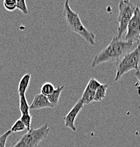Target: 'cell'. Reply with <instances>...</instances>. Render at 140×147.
<instances>
[{"instance_id": "cell-1", "label": "cell", "mask_w": 140, "mask_h": 147, "mask_svg": "<svg viewBox=\"0 0 140 147\" xmlns=\"http://www.w3.org/2000/svg\"><path fill=\"white\" fill-rule=\"evenodd\" d=\"M132 45V42L123 40L122 38L115 36L109 45L94 57L91 67L94 69L97 66L109 61L118 60L123 55L129 53Z\"/></svg>"}, {"instance_id": "cell-2", "label": "cell", "mask_w": 140, "mask_h": 147, "mask_svg": "<svg viewBox=\"0 0 140 147\" xmlns=\"http://www.w3.org/2000/svg\"><path fill=\"white\" fill-rule=\"evenodd\" d=\"M63 14L68 26L70 27L72 31L77 33L79 36H81L87 42L90 44L91 45H96L95 34L92 32L89 31L83 25L78 13L71 9L68 0L65 1L64 3Z\"/></svg>"}, {"instance_id": "cell-3", "label": "cell", "mask_w": 140, "mask_h": 147, "mask_svg": "<svg viewBox=\"0 0 140 147\" xmlns=\"http://www.w3.org/2000/svg\"><path fill=\"white\" fill-rule=\"evenodd\" d=\"M50 129L47 123L39 128L30 129L10 147H37L40 142L47 137Z\"/></svg>"}, {"instance_id": "cell-4", "label": "cell", "mask_w": 140, "mask_h": 147, "mask_svg": "<svg viewBox=\"0 0 140 147\" xmlns=\"http://www.w3.org/2000/svg\"><path fill=\"white\" fill-rule=\"evenodd\" d=\"M140 50L137 47L133 51L129 52L116 61V73L115 82H118L123 75L133 69H139Z\"/></svg>"}, {"instance_id": "cell-5", "label": "cell", "mask_w": 140, "mask_h": 147, "mask_svg": "<svg viewBox=\"0 0 140 147\" xmlns=\"http://www.w3.org/2000/svg\"><path fill=\"white\" fill-rule=\"evenodd\" d=\"M137 6H135L132 1L127 0H123L119 3V13L118 16V28L117 30L116 37L118 38H122V36L124 32L127 30V25L130 22V19L133 16L134 11Z\"/></svg>"}, {"instance_id": "cell-6", "label": "cell", "mask_w": 140, "mask_h": 147, "mask_svg": "<svg viewBox=\"0 0 140 147\" xmlns=\"http://www.w3.org/2000/svg\"><path fill=\"white\" fill-rule=\"evenodd\" d=\"M140 36V8L136 7L133 16L130 19L127 27L125 41L134 42H137Z\"/></svg>"}, {"instance_id": "cell-7", "label": "cell", "mask_w": 140, "mask_h": 147, "mask_svg": "<svg viewBox=\"0 0 140 147\" xmlns=\"http://www.w3.org/2000/svg\"><path fill=\"white\" fill-rule=\"evenodd\" d=\"M84 105H85L83 101L79 99L75 105L73 107L72 109L70 110L69 113L63 117L65 126L66 127L70 128L73 131H75L77 130V128L75 125V119L79 115V113H80V111L83 110Z\"/></svg>"}, {"instance_id": "cell-8", "label": "cell", "mask_w": 140, "mask_h": 147, "mask_svg": "<svg viewBox=\"0 0 140 147\" xmlns=\"http://www.w3.org/2000/svg\"><path fill=\"white\" fill-rule=\"evenodd\" d=\"M48 108H53L54 106L50 103L47 96L38 93L35 96L33 102L30 105V110H37Z\"/></svg>"}, {"instance_id": "cell-9", "label": "cell", "mask_w": 140, "mask_h": 147, "mask_svg": "<svg viewBox=\"0 0 140 147\" xmlns=\"http://www.w3.org/2000/svg\"><path fill=\"white\" fill-rule=\"evenodd\" d=\"M30 80H31V74L29 73L24 74L21 78L18 86V93L19 96H25L30 84Z\"/></svg>"}, {"instance_id": "cell-10", "label": "cell", "mask_w": 140, "mask_h": 147, "mask_svg": "<svg viewBox=\"0 0 140 147\" xmlns=\"http://www.w3.org/2000/svg\"><path fill=\"white\" fill-rule=\"evenodd\" d=\"M64 88L65 85H62L61 86H59L57 88H56V89L54 90V92H53L50 96H47V98H48L49 101L50 103L54 106V108L57 106L58 104H59V100L61 96V93L63 91V90L64 89Z\"/></svg>"}, {"instance_id": "cell-11", "label": "cell", "mask_w": 140, "mask_h": 147, "mask_svg": "<svg viewBox=\"0 0 140 147\" xmlns=\"http://www.w3.org/2000/svg\"><path fill=\"white\" fill-rule=\"evenodd\" d=\"M108 86H109V84H101V86L96 90L95 93H94V101L99 102V101L102 100L104 98L108 89Z\"/></svg>"}, {"instance_id": "cell-12", "label": "cell", "mask_w": 140, "mask_h": 147, "mask_svg": "<svg viewBox=\"0 0 140 147\" xmlns=\"http://www.w3.org/2000/svg\"><path fill=\"white\" fill-rule=\"evenodd\" d=\"M94 93H95V91H92V90L89 89L87 87H86L85 88V91H83L82 97L80 99L83 101L84 105L90 104L91 102H94Z\"/></svg>"}, {"instance_id": "cell-13", "label": "cell", "mask_w": 140, "mask_h": 147, "mask_svg": "<svg viewBox=\"0 0 140 147\" xmlns=\"http://www.w3.org/2000/svg\"><path fill=\"white\" fill-rule=\"evenodd\" d=\"M19 109L21 115L30 112V105H28L25 95L19 96Z\"/></svg>"}, {"instance_id": "cell-14", "label": "cell", "mask_w": 140, "mask_h": 147, "mask_svg": "<svg viewBox=\"0 0 140 147\" xmlns=\"http://www.w3.org/2000/svg\"><path fill=\"white\" fill-rule=\"evenodd\" d=\"M55 90V87L51 83L47 82L45 83L41 87V94L44 95L45 96H49Z\"/></svg>"}, {"instance_id": "cell-15", "label": "cell", "mask_w": 140, "mask_h": 147, "mask_svg": "<svg viewBox=\"0 0 140 147\" xmlns=\"http://www.w3.org/2000/svg\"><path fill=\"white\" fill-rule=\"evenodd\" d=\"M32 117L31 114L30 113H25V114H22L21 115V117H20V119L23 122V123L25 125V127H26L27 130L29 131V130L31 129V123H32Z\"/></svg>"}, {"instance_id": "cell-16", "label": "cell", "mask_w": 140, "mask_h": 147, "mask_svg": "<svg viewBox=\"0 0 140 147\" xmlns=\"http://www.w3.org/2000/svg\"><path fill=\"white\" fill-rule=\"evenodd\" d=\"M25 129H26V127H25V125L23 123L21 119H19L14 122V124L12 125L11 128L9 130L11 131V133H16L19 132V131H23Z\"/></svg>"}, {"instance_id": "cell-17", "label": "cell", "mask_w": 140, "mask_h": 147, "mask_svg": "<svg viewBox=\"0 0 140 147\" xmlns=\"http://www.w3.org/2000/svg\"><path fill=\"white\" fill-rule=\"evenodd\" d=\"M3 5L6 10L13 11L16 9V0H4Z\"/></svg>"}, {"instance_id": "cell-18", "label": "cell", "mask_w": 140, "mask_h": 147, "mask_svg": "<svg viewBox=\"0 0 140 147\" xmlns=\"http://www.w3.org/2000/svg\"><path fill=\"white\" fill-rule=\"evenodd\" d=\"M16 9L21 11L23 14L27 15L28 13V9L27 7L26 2L24 0H16Z\"/></svg>"}, {"instance_id": "cell-19", "label": "cell", "mask_w": 140, "mask_h": 147, "mask_svg": "<svg viewBox=\"0 0 140 147\" xmlns=\"http://www.w3.org/2000/svg\"><path fill=\"white\" fill-rule=\"evenodd\" d=\"M101 83L99 82L96 79H94V78H92V79H89V82H88L87 85L86 87H87L89 89L92 90V91H96V90L99 88V87L101 86Z\"/></svg>"}, {"instance_id": "cell-20", "label": "cell", "mask_w": 140, "mask_h": 147, "mask_svg": "<svg viewBox=\"0 0 140 147\" xmlns=\"http://www.w3.org/2000/svg\"><path fill=\"white\" fill-rule=\"evenodd\" d=\"M11 131L8 130L4 134L0 135V147H6V144H7V139L11 134Z\"/></svg>"}, {"instance_id": "cell-21", "label": "cell", "mask_w": 140, "mask_h": 147, "mask_svg": "<svg viewBox=\"0 0 140 147\" xmlns=\"http://www.w3.org/2000/svg\"><path fill=\"white\" fill-rule=\"evenodd\" d=\"M135 76L137 77V79H138V81H139V83L140 84V69H137L136 71V72H135Z\"/></svg>"}, {"instance_id": "cell-22", "label": "cell", "mask_w": 140, "mask_h": 147, "mask_svg": "<svg viewBox=\"0 0 140 147\" xmlns=\"http://www.w3.org/2000/svg\"><path fill=\"white\" fill-rule=\"evenodd\" d=\"M136 86L137 87V89H138V93L140 95V84L139 83H137L136 84Z\"/></svg>"}, {"instance_id": "cell-23", "label": "cell", "mask_w": 140, "mask_h": 147, "mask_svg": "<svg viewBox=\"0 0 140 147\" xmlns=\"http://www.w3.org/2000/svg\"><path fill=\"white\" fill-rule=\"evenodd\" d=\"M137 43H138V46H137V47H139V50H140V36H139V39H138V40H137Z\"/></svg>"}]
</instances>
